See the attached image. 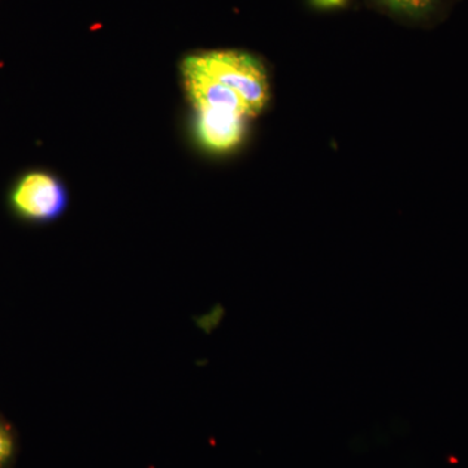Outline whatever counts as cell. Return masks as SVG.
I'll return each mask as SVG.
<instances>
[{"label": "cell", "instance_id": "1", "mask_svg": "<svg viewBox=\"0 0 468 468\" xmlns=\"http://www.w3.org/2000/svg\"><path fill=\"white\" fill-rule=\"evenodd\" d=\"M209 76L236 91L254 116L260 115L270 100L266 68L248 52L214 50L190 54Z\"/></svg>", "mask_w": 468, "mask_h": 468}, {"label": "cell", "instance_id": "2", "mask_svg": "<svg viewBox=\"0 0 468 468\" xmlns=\"http://www.w3.org/2000/svg\"><path fill=\"white\" fill-rule=\"evenodd\" d=\"M69 203L64 184L46 172H30L21 177L9 194V206L21 220L48 224L63 217Z\"/></svg>", "mask_w": 468, "mask_h": 468}, {"label": "cell", "instance_id": "3", "mask_svg": "<svg viewBox=\"0 0 468 468\" xmlns=\"http://www.w3.org/2000/svg\"><path fill=\"white\" fill-rule=\"evenodd\" d=\"M17 440L14 428L0 414V468H9L16 458Z\"/></svg>", "mask_w": 468, "mask_h": 468}, {"label": "cell", "instance_id": "4", "mask_svg": "<svg viewBox=\"0 0 468 468\" xmlns=\"http://www.w3.org/2000/svg\"><path fill=\"white\" fill-rule=\"evenodd\" d=\"M432 0H383L384 5L393 11L403 12V14H417L423 11L431 5Z\"/></svg>", "mask_w": 468, "mask_h": 468}, {"label": "cell", "instance_id": "5", "mask_svg": "<svg viewBox=\"0 0 468 468\" xmlns=\"http://www.w3.org/2000/svg\"><path fill=\"white\" fill-rule=\"evenodd\" d=\"M347 0H313L314 5L319 8H335L341 7Z\"/></svg>", "mask_w": 468, "mask_h": 468}]
</instances>
